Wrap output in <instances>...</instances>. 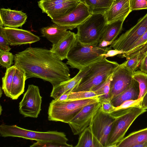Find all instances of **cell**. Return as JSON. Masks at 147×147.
Instances as JSON below:
<instances>
[{
  "mask_svg": "<svg viewBox=\"0 0 147 147\" xmlns=\"http://www.w3.org/2000/svg\"><path fill=\"white\" fill-rule=\"evenodd\" d=\"M42 102L39 87L33 84L29 85L19 103L20 113L25 117L37 118L41 110Z\"/></svg>",
  "mask_w": 147,
  "mask_h": 147,
  "instance_id": "cell-10",
  "label": "cell"
},
{
  "mask_svg": "<svg viewBox=\"0 0 147 147\" xmlns=\"http://www.w3.org/2000/svg\"><path fill=\"white\" fill-rule=\"evenodd\" d=\"M146 111V110L141 108L133 107L127 109L115 111L111 113L115 119L109 136L107 147H116L134 120Z\"/></svg>",
  "mask_w": 147,
  "mask_h": 147,
  "instance_id": "cell-6",
  "label": "cell"
},
{
  "mask_svg": "<svg viewBox=\"0 0 147 147\" xmlns=\"http://www.w3.org/2000/svg\"><path fill=\"white\" fill-rule=\"evenodd\" d=\"M14 55L9 51L0 50V65L2 67L7 69L13 64Z\"/></svg>",
  "mask_w": 147,
  "mask_h": 147,
  "instance_id": "cell-33",
  "label": "cell"
},
{
  "mask_svg": "<svg viewBox=\"0 0 147 147\" xmlns=\"http://www.w3.org/2000/svg\"><path fill=\"white\" fill-rule=\"evenodd\" d=\"M113 42L107 41L105 40L100 39L98 46L101 48H103L109 45H111Z\"/></svg>",
  "mask_w": 147,
  "mask_h": 147,
  "instance_id": "cell-41",
  "label": "cell"
},
{
  "mask_svg": "<svg viewBox=\"0 0 147 147\" xmlns=\"http://www.w3.org/2000/svg\"><path fill=\"white\" fill-rule=\"evenodd\" d=\"M129 4L132 11L147 9V0H130Z\"/></svg>",
  "mask_w": 147,
  "mask_h": 147,
  "instance_id": "cell-38",
  "label": "cell"
},
{
  "mask_svg": "<svg viewBox=\"0 0 147 147\" xmlns=\"http://www.w3.org/2000/svg\"><path fill=\"white\" fill-rule=\"evenodd\" d=\"M133 77L139 84L140 92L138 99H140L147 92V74L140 70L136 71L133 73Z\"/></svg>",
  "mask_w": 147,
  "mask_h": 147,
  "instance_id": "cell-29",
  "label": "cell"
},
{
  "mask_svg": "<svg viewBox=\"0 0 147 147\" xmlns=\"http://www.w3.org/2000/svg\"><path fill=\"white\" fill-rule=\"evenodd\" d=\"M147 51V31L135 42L128 51L118 56L127 59L136 55Z\"/></svg>",
  "mask_w": 147,
  "mask_h": 147,
  "instance_id": "cell-26",
  "label": "cell"
},
{
  "mask_svg": "<svg viewBox=\"0 0 147 147\" xmlns=\"http://www.w3.org/2000/svg\"><path fill=\"white\" fill-rule=\"evenodd\" d=\"M126 18L116 20L106 25L100 39L113 42L121 32Z\"/></svg>",
  "mask_w": 147,
  "mask_h": 147,
  "instance_id": "cell-24",
  "label": "cell"
},
{
  "mask_svg": "<svg viewBox=\"0 0 147 147\" xmlns=\"http://www.w3.org/2000/svg\"><path fill=\"white\" fill-rule=\"evenodd\" d=\"M134 147H147V141L136 145Z\"/></svg>",
  "mask_w": 147,
  "mask_h": 147,
  "instance_id": "cell-43",
  "label": "cell"
},
{
  "mask_svg": "<svg viewBox=\"0 0 147 147\" xmlns=\"http://www.w3.org/2000/svg\"><path fill=\"white\" fill-rule=\"evenodd\" d=\"M147 31V13L137 23L113 41L110 47L125 53Z\"/></svg>",
  "mask_w": 147,
  "mask_h": 147,
  "instance_id": "cell-9",
  "label": "cell"
},
{
  "mask_svg": "<svg viewBox=\"0 0 147 147\" xmlns=\"http://www.w3.org/2000/svg\"><path fill=\"white\" fill-rule=\"evenodd\" d=\"M130 0L115 1L109 10L105 13L107 23L126 18L132 11L131 10Z\"/></svg>",
  "mask_w": 147,
  "mask_h": 147,
  "instance_id": "cell-19",
  "label": "cell"
},
{
  "mask_svg": "<svg viewBox=\"0 0 147 147\" xmlns=\"http://www.w3.org/2000/svg\"><path fill=\"white\" fill-rule=\"evenodd\" d=\"M15 65H12L7 69L5 75L2 78V88L7 97H11V91L14 74Z\"/></svg>",
  "mask_w": 147,
  "mask_h": 147,
  "instance_id": "cell-28",
  "label": "cell"
},
{
  "mask_svg": "<svg viewBox=\"0 0 147 147\" xmlns=\"http://www.w3.org/2000/svg\"><path fill=\"white\" fill-rule=\"evenodd\" d=\"M112 74L105 81L92 90L97 94L99 98L108 99Z\"/></svg>",
  "mask_w": 147,
  "mask_h": 147,
  "instance_id": "cell-30",
  "label": "cell"
},
{
  "mask_svg": "<svg viewBox=\"0 0 147 147\" xmlns=\"http://www.w3.org/2000/svg\"><path fill=\"white\" fill-rule=\"evenodd\" d=\"M99 101L98 97L76 100L54 99L49 104L48 120L68 123L84 107Z\"/></svg>",
  "mask_w": 147,
  "mask_h": 147,
  "instance_id": "cell-3",
  "label": "cell"
},
{
  "mask_svg": "<svg viewBox=\"0 0 147 147\" xmlns=\"http://www.w3.org/2000/svg\"><path fill=\"white\" fill-rule=\"evenodd\" d=\"M85 4L91 14L105 13L111 7L115 0H79Z\"/></svg>",
  "mask_w": 147,
  "mask_h": 147,
  "instance_id": "cell-25",
  "label": "cell"
},
{
  "mask_svg": "<svg viewBox=\"0 0 147 147\" xmlns=\"http://www.w3.org/2000/svg\"><path fill=\"white\" fill-rule=\"evenodd\" d=\"M3 29L10 46L30 44L40 40L39 36L29 31L8 27H3Z\"/></svg>",
  "mask_w": 147,
  "mask_h": 147,
  "instance_id": "cell-15",
  "label": "cell"
},
{
  "mask_svg": "<svg viewBox=\"0 0 147 147\" xmlns=\"http://www.w3.org/2000/svg\"><path fill=\"white\" fill-rule=\"evenodd\" d=\"M139 92V84L134 79L128 88L113 98L111 101L113 106L117 107L125 101L138 99Z\"/></svg>",
  "mask_w": 147,
  "mask_h": 147,
  "instance_id": "cell-22",
  "label": "cell"
},
{
  "mask_svg": "<svg viewBox=\"0 0 147 147\" xmlns=\"http://www.w3.org/2000/svg\"><path fill=\"white\" fill-rule=\"evenodd\" d=\"M140 69V71L147 74V53L145 54L141 61Z\"/></svg>",
  "mask_w": 147,
  "mask_h": 147,
  "instance_id": "cell-40",
  "label": "cell"
},
{
  "mask_svg": "<svg viewBox=\"0 0 147 147\" xmlns=\"http://www.w3.org/2000/svg\"><path fill=\"white\" fill-rule=\"evenodd\" d=\"M79 3V0H40L38 2L42 12L46 13L51 19L70 13Z\"/></svg>",
  "mask_w": 147,
  "mask_h": 147,
  "instance_id": "cell-12",
  "label": "cell"
},
{
  "mask_svg": "<svg viewBox=\"0 0 147 147\" xmlns=\"http://www.w3.org/2000/svg\"><path fill=\"white\" fill-rule=\"evenodd\" d=\"M147 52L140 53L127 59L123 63L125 68L133 73L136 71L140 66L141 61Z\"/></svg>",
  "mask_w": 147,
  "mask_h": 147,
  "instance_id": "cell-31",
  "label": "cell"
},
{
  "mask_svg": "<svg viewBox=\"0 0 147 147\" xmlns=\"http://www.w3.org/2000/svg\"><path fill=\"white\" fill-rule=\"evenodd\" d=\"M99 98L101 108L103 112L111 114L115 111L116 107L113 106L111 100L106 98Z\"/></svg>",
  "mask_w": 147,
  "mask_h": 147,
  "instance_id": "cell-35",
  "label": "cell"
},
{
  "mask_svg": "<svg viewBox=\"0 0 147 147\" xmlns=\"http://www.w3.org/2000/svg\"><path fill=\"white\" fill-rule=\"evenodd\" d=\"M133 76V73L127 70L123 63L119 64L112 75L108 99L111 100L128 88L134 80Z\"/></svg>",
  "mask_w": 147,
  "mask_h": 147,
  "instance_id": "cell-11",
  "label": "cell"
},
{
  "mask_svg": "<svg viewBox=\"0 0 147 147\" xmlns=\"http://www.w3.org/2000/svg\"><path fill=\"white\" fill-rule=\"evenodd\" d=\"M142 98L136 100H129L125 101L119 106L116 107L115 111L127 109L133 107L141 108Z\"/></svg>",
  "mask_w": 147,
  "mask_h": 147,
  "instance_id": "cell-34",
  "label": "cell"
},
{
  "mask_svg": "<svg viewBox=\"0 0 147 147\" xmlns=\"http://www.w3.org/2000/svg\"><path fill=\"white\" fill-rule=\"evenodd\" d=\"M125 53V52L116 49H112L108 50L106 53L101 55V56L106 58L108 57H112L117 55H119Z\"/></svg>",
  "mask_w": 147,
  "mask_h": 147,
  "instance_id": "cell-39",
  "label": "cell"
},
{
  "mask_svg": "<svg viewBox=\"0 0 147 147\" xmlns=\"http://www.w3.org/2000/svg\"><path fill=\"white\" fill-rule=\"evenodd\" d=\"M31 147H72V145H66L54 142H36L30 146Z\"/></svg>",
  "mask_w": 147,
  "mask_h": 147,
  "instance_id": "cell-36",
  "label": "cell"
},
{
  "mask_svg": "<svg viewBox=\"0 0 147 147\" xmlns=\"http://www.w3.org/2000/svg\"><path fill=\"white\" fill-rule=\"evenodd\" d=\"M118 0H115V1H118Z\"/></svg>",
  "mask_w": 147,
  "mask_h": 147,
  "instance_id": "cell-46",
  "label": "cell"
},
{
  "mask_svg": "<svg viewBox=\"0 0 147 147\" xmlns=\"http://www.w3.org/2000/svg\"><path fill=\"white\" fill-rule=\"evenodd\" d=\"M91 15L87 6L83 3L80 2L71 12L54 17L51 21L59 25L69 27L72 30L83 23Z\"/></svg>",
  "mask_w": 147,
  "mask_h": 147,
  "instance_id": "cell-13",
  "label": "cell"
},
{
  "mask_svg": "<svg viewBox=\"0 0 147 147\" xmlns=\"http://www.w3.org/2000/svg\"><path fill=\"white\" fill-rule=\"evenodd\" d=\"M98 96L93 91L72 92L69 94L67 100H81Z\"/></svg>",
  "mask_w": 147,
  "mask_h": 147,
  "instance_id": "cell-32",
  "label": "cell"
},
{
  "mask_svg": "<svg viewBox=\"0 0 147 147\" xmlns=\"http://www.w3.org/2000/svg\"><path fill=\"white\" fill-rule=\"evenodd\" d=\"M90 65L80 70L78 74L72 78L53 87L50 96L55 99L63 94H69L72 92L79 84L82 78L88 71Z\"/></svg>",
  "mask_w": 147,
  "mask_h": 147,
  "instance_id": "cell-16",
  "label": "cell"
},
{
  "mask_svg": "<svg viewBox=\"0 0 147 147\" xmlns=\"http://www.w3.org/2000/svg\"><path fill=\"white\" fill-rule=\"evenodd\" d=\"M77 40L76 34L69 30L67 34L60 40L53 44L50 50L62 61L67 59L69 52Z\"/></svg>",
  "mask_w": 147,
  "mask_h": 147,
  "instance_id": "cell-18",
  "label": "cell"
},
{
  "mask_svg": "<svg viewBox=\"0 0 147 147\" xmlns=\"http://www.w3.org/2000/svg\"><path fill=\"white\" fill-rule=\"evenodd\" d=\"M107 24L105 13L91 14L77 27L78 40L83 45H97Z\"/></svg>",
  "mask_w": 147,
  "mask_h": 147,
  "instance_id": "cell-7",
  "label": "cell"
},
{
  "mask_svg": "<svg viewBox=\"0 0 147 147\" xmlns=\"http://www.w3.org/2000/svg\"></svg>",
  "mask_w": 147,
  "mask_h": 147,
  "instance_id": "cell-47",
  "label": "cell"
},
{
  "mask_svg": "<svg viewBox=\"0 0 147 147\" xmlns=\"http://www.w3.org/2000/svg\"><path fill=\"white\" fill-rule=\"evenodd\" d=\"M115 116L103 112L101 107L93 116L90 126L101 147H107Z\"/></svg>",
  "mask_w": 147,
  "mask_h": 147,
  "instance_id": "cell-8",
  "label": "cell"
},
{
  "mask_svg": "<svg viewBox=\"0 0 147 147\" xmlns=\"http://www.w3.org/2000/svg\"><path fill=\"white\" fill-rule=\"evenodd\" d=\"M100 102L84 107L68 123L74 135H79L90 126L94 115L101 107Z\"/></svg>",
  "mask_w": 147,
  "mask_h": 147,
  "instance_id": "cell-14",
  "label": "cell"
},
{
  "mask_svg": "<svg viewBox=\"0 0 147 147\" xmlns=\"http://www.w3.org/2000/svg\"><path fill=\"white\" fill-rule=\"evenodd\" d=\"M27 18L26 14L21 11L4 8L0 9V23L5 27H21L26 22Z\"/></svg>",
  "mask_w": 147,
  "mask_h": 147,
  "instance_id": "cell-17",
  "label": "cell"
},
{
  "mask_svg": "<svg viewBox=\"0 0 147 147\" xmlns=\"http://www.w3.org/2000/svg\"><path fill=\"white\" fill-rule=\"evenodd\" d=\"M2 111V107L1 105H0V115H1V111Z\"/></svg>",
  "mask_w": 147,
  "mask_h": 147,
  "instance_id": "cell-45",
  "label": "cell"
},
{
  "mask_svg": "<svg viewBox=\"0 0 147 147\" xmlns=\"http://www.w3.org/2000/svg\"><path fill=\"white\" fill-rule=\"evenodd\" d=\"M2 87H0V97L1 96V95L2 94Z\"/></svg>",
  "mask_w": 147,
  "mask_h": 147,
  "instance_id": "cell-44",
  "label": "cell"
},
{
  "mask_svg": "<svg viewBox=\"0 0 147 147\" xmlns=\"http://www.w3.org/2000/svg\"><path fill=\"white\" fill-rule=\"evenodd\" d=\"M147 141V127L133 132L123 138L116 147H134Z\"/></svg>",
  "mask_w": 147,
  "mask_h": 147,
  "instance_id": "cell-23",
  "label": "cell"
},
{
  "mask_svg": "<svg viewBox=\"0 0 147 147\" xmlns=\"http://www.w3.org/2000/svg\"><path fill=\"white\" fill-rule=\"evenodd\" d=\"M106 58L104 57L91 64L87 73L72 92L92 91L111 76L119 64Z\"/></svg>",
  "mask_w": 147,
  "mask_h": 147,
  "instance_id": "cell-2",
  "label": "cell"
},
{
  "mask_svg": "<svg viewBox=\"0 0 147 147\" xmlns=\"http://www.w3.org/2000/svg\"><path fill=\"white\" fill-rule=\"evenodd\" d=\"M3 24L0 23V50L9 51L11 48L6 36Z\"/></svg>",
  "mask_w": 147,
  "mask_h": 147,
  "instance_id": "cell-37",
  "label": "cell"
},
{
  "mask_svg": "<svg viewBox=\"0 0 147 147\" xmlns=\"http://www.w3.org/2000/svg\"><path fill=\"white\" fill-rule=\"evenodd\" d=\"M0 136L4 137H18L36 142H54L66 145L68 140L65 134L57 131H37L27 129L17 125L2 124L0 125Z\"/></svg>",
  "mask_w": 147,
  "mask_h": 147,
  "instance_id": "cell-5",
  "label": "cell"
},
{
  "mask_svg": "<svg viewBox=\"0 0 147 147\" xmlns=\"http://www.w3.org/2000/svg\"><path fill=\"white\" fill-rule=\"evenodd\" d=\"M141 107L143 109H147V92L142 98Z\"/></svg>",
  "mask_w": 147,
  "mask_h": 147,
  "instance_id": "cell-42",
  "label": "cell"
},
{
  "mask_svg": "<svg viewBox=\"0 0 147 147\" xmlns=\"http://www.w3.org/2000/svg\"><path fill=\"white\" fill-rule=\"evenodd\" d=\"M67 65L45 48L30 47L14 55V65L24 70L26 79L40 78L53 87L71 78Z\"/></svg>",
  "mask_w": 147,
  "mask_h": 147,
  "instance_id": "cell-1",
  "label": "cell"
},
{
  "mask_svg": "<svg viewBox=\"0 0 147 147\" xmlns=\"http://www.w3.org/2000/svg\"><path fill=\"white\" fill-rule=\"evenodd\" d=\"M68 30L72 29L68 27L54 23L41 28L40 31L42 37L54 44L58 42L67 34Z\"/></svg>",
  "mask_w": 147,
  "mask_h": 147,
  "instance_id": "cell-20",
  "label": "cell"
},
{
  "mask_svg": "<svg viewBox=\"0 0 147 147\" xmlns=\"http://www.w3.org/2000/svg\"><path fill=\"white\" fill-rule=\"evenodd\" d=\"M112 48L110 46L101 48L97 45H83L77 40L68 54L66 63L80 70L104 58L101 55Z\"/></svg>",
  "mask_w": 147,
  "mask_h": 147,
  "instance_id": "cell-4",
  "label": "cell"
},
{
  "mask_svg": "<svg viewBox=\"0 0 147 147\" xmlns=\"http://www.w3.org/2000/svg\"><path fill=\"white\" fill-rule=\"evenodd\" d=\"M76 147H101L89 126L80 134Z\"/></svg>",
  "mask_w": 147,
  "mask_h": 147,
  "instance_id": "cell-27",
  "label": "cell"
},
{
  "mask_svg": "<svg viewBox=\"0 0 147 147\" xmlns=\"http://www.w3.org/2000/svg\"><path fill=\"white\" fill-rule=\"evenodd\" d=\"M26 80L25 72L21 68L15 65L11 91L10 98L11 99L16 100L23 93Z\"/></svg>",
  "mask_w": 147,
  "mask_h": 147,
  "instance_id": "cell-21",
  "label": "cell"
}]
</instances>
